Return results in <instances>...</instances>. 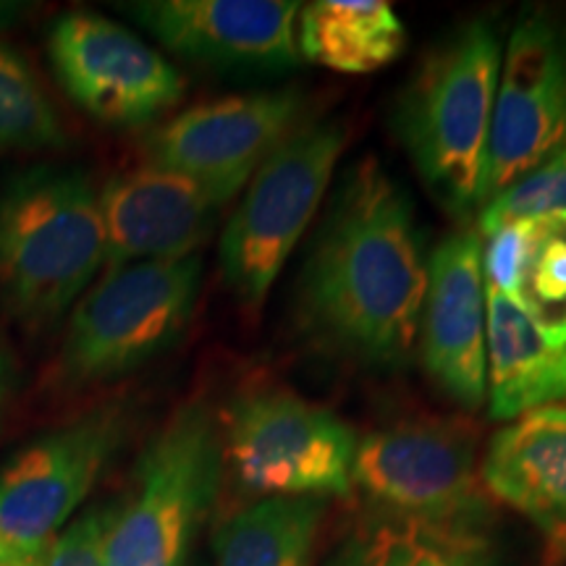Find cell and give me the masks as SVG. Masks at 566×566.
<instances>
[{
  "instance_id": "1",
  "label": "cell",
  "mask_w": 566,
  "mask_h": 566,
  "mask_svg": "<svg viewBox=\"0 0 566 566\" xmlns=\"http://www.w3.org/2000/svg\"><path fill=\"white\" fill-rule=\"evenodd\" d=\"M428 258L412 200L375 158L344 176L300 279V315L321 346L373 367L415 357Z\"/></svg>"
},
{
  "instance_id": "2",
  "label": "cell",
  "mask_w": 566,
  "mask_h": 566,
  "mask_svg": "<svg viewBox=\"0 0 566 566\" xmlns=\"http://www.w3.org/2000/svg\"><path fill=\"white\" fill-rule=\"evenodd\" d=\"M103 268L101 189L90 174L32 166L0 184V313L51 328Z\"/></svg>"
},
{
  "instance_id": "3",
  "label": "cell",
  "mask_w": 566,
  "mask_h": 566,
  "mask_svg": "<svg viewBox=\"0 0 566 566\" xmlns=\"http://www.w3.org/2000/svg\"><path fill=\"white\" fill-rule=\"evenodd\" d=\"M501 61L493 27L467 21L430 48L396 108V134L409 160L457 216L483 205Z\"/></svg>"
},
{
  "instance_id": "4",
  "label": "cell",
  "mask_w": 566,
  "mask_h": 566,
  "mask_svg": "<svg viewBox=\"0 0 566 566\" xmlns=\"http://www.w3.org/2000/svg\"><path fill=\"white\" fill-rule=\"evenodd\" d=\"M221 478V420L187 401L145 446L124 499L105 509V566H195Z\"/></svg>"
},
{
  "instance_id": "5",
  "label": "cell",
  "mask_w": 566,
  "mask_h": 566,
  "mask_svg": "<svg viewBox=\"0 0 566 566\" xmlns=\"http://www.w3.org/2000/svg\"><path fill=\"white\" fill-rule=\"evenodd\" d=\"M202 286V260H150L105 271L71 307L53 388L82 391L124 378L179 342Z\"/></svg>"
},
{
  "instance_id": "6",
  "label": "cell",
  "mask_w": 566,
  "mask_h": 566,
  "mask_svg": "<svg viewBox=\"0 0 566 566\" xmlns=\"http://www.w3.org/2000/svg\"><path fill=\"white\" fill-rule=\"evenodd\" d=\"M344 147L342 122H304L247 181L221 233V273L242 307L260 313L313 223Z\"/></svg>"
},
{
  "instance_id": "7",
  "label": "cell",
  "mask_w": 566,
  "mask_h": 566,
  "mask_svg": "<svg viewBox=\"0 0 566 566\" xmlns=\"http://www.w3.org/2000/svg\"><path fill=\"white\" fill-rule=\"evenodd\" d=\"M126 401H103L0 467V566L40 564L129 436Z\"/></svg>"
},
{
  "instance_id": "8",
  "label": "cell",
  "mask_w": 566,
  "mask_h": 566,
  "mask_svg": "<svg viewBox=\"0 0 566 566\" xmlns=\"http://www.w3.org/2000/svg\"><path fill=\"white\" fill-rule=\"evenodd\" d=\"M223 470L260 499L352 493L357 436L342 417L289 391L239 396L221 420Z\"/></svg>"
},
{
  "instance_id": "9",
  "label": "cell",
  "mask_w": 566,
  "mask_h": 566,
  "mask_svg": "<svg viewBox=\"0 0 566 566\" xmlns=\"http://www.w3.org/2000/svg\"><path fill=\"white\" fill-rule=\"evenodd\" d=\"M352 483L378 512L488 533L491 501L464 424L417 420L375 430L357 443Z\"/></svg>"
},
{
  "instance_id": "10",
  "label": "cell",
  "mask_w": 566,
  "mask_h": 566,
  "mask_svg": "<svg viewBox=\"0 0 566 566\" xmlns=\"http://www.w3.org/2000/svg\"><path fill=\"white\" fill-rule=\"evenodd\" d=\"M562 150H566V30L546 11H525L501 61L483 205Z\"/></svg>"
},
{
  "instance_id": "11",
  "label": "cell",
  "mask_w": 566,
  "mask_h": 566,
  "mask_svg": "<svg viewBox=\"0 0 566 566\" xmlns=\"http://www.w3.org/2000/svg\"><path fill=\"white\" fill-rule=\"evenodd\" d=\"M48 51L66 95L101 124L145 126L184 97L174 63L95 11L55 19Z\"/></svg>"
},
{
  "instance_id": "12",
  "label": "cell",
  "mask_w": 566,
  "mask_h": 566,
  "mask_svg": "<svg viewBox=\"0 0 566 566\" xmlns=\"http://www.w3.org/2000/svg\"><path fill=\"white\" fill-rule=\"evenodd\" d=\"M304 122V97L294 90L223 97L155 129L145 142V163L244 189L268 155Z\"/></svg>"
},
{
  "instance_id": "13",
  "label": "cell",
  "mask_w": 566,
  "mask_h": 566,
  "mask_svg": "<svg viewBox=\"0 0 566 566\" xmlns=\"http://www.w3.org/2000/svg\"><path fill=\"white\" fill-rule=\"evenodd\" d=\"M239 187L142 163L101 187L105 271L150 260L192 258Z\"/></svg>"
},
{
  "instance_id": "14",
  "label": "cell",
  "mask_w": 566,
  "mask_h": 566,
  "mask_svg": "<svg viewBox=\"0 0 566 566\" xmlns=\"http://www.w3.org/2000/svg\"><path fill=\"white\" fill-rule=\"evenodd\" d=\"M126 13L181 59L281 71L302 61L294 0H139Z\"/></svg>"
},
{
  "instance_id": "15",
  "label": "cell",
  "mask_w": 566,
  "mask_h": 566,
  "mask_svg": "<svg viewBox=\"0 0 566 566\" xmlns=\"http://www.w3.org/2000/svg\"><path fill=\"white\" fill-rule=\"evenodd\" d=\"M480 233H449L428 258V286L420 313L424 370L457 405H485V281Z\"/></svg>"
},
{
  "instance_id": "16",
  "label": "cell",
  "mask_w": 566,
  "mask_h": 566,
  "mask_svg": "<svg viewBox=\"0 0 566 566\" xmlns=\"http://www.w3.org/2000/svg\"><path fill=\"white\" fill-rule=\"evenodd\" d=\"M485 491L535 525L548 566H566V405L514 417L488 443Z\"/></svg>"
},
{
  "instance_id": "17",
  "label": "cell",
  "mask_w": 566,
  "mask_h": 566,
  "mask_svg": "<svg viewBox=\"0 0 566 566\" xmlns=\"http://www.w3.org/2000/svg\"><path fill=\"white\" fill-rule=\"evenodd\" d=\"M558 349L509 294L485 289V386L493 420L551 405Z\"/></svg>"
},
{
  "instance_id": "18",
  "label": "cell",
  "mask_w": 566,
  "mask_h": 566,
  "mask_svg": "<svg viewBox=\"0 0 566 566\" xmlns=\"http://www.w3.org/2000/svg\"><path fill=\"white\" fill-rule=\"evenodd\" d=\"M300 55L342 74H370L399 59L407 30L384 0H315L296 24Z\"/></svg>"
},
{
  "instance_id": "19",
  "label": "cell",
  "mask_w": 566,
  "mask_h": 566,
  "mask_svg": "<svg viewBox=\"0 0 566 566\" xmlns=\"http://www.w3.org/2000/svg\"><path fill=\"white\" fill-rule=\"evenodd\" d=\"M325 566H501L478 530L424 525L375 509L354 525Z\"/></svg>"
},
{
  "instance_id": "20",
  "label": "cell",
  "mask_w": 566,
  "mask_h": 566,
  "mask_svg": "<svg viewBox=\"0 0 566 566\" xmlns=\"http://www.w3.org/2000/svg\"><path fill=\"white\" fill-rule=\"evenodd\" d=\"M325 501L260 499L212 533L216 566H313Z\"/></svg>"
},
{
  "instance_id": "21",
  "label": "cell",
  "mask_w": 566,
  "mask_h": 566,
  "mask_svg": "<svg viewBox=\"0 0 566 566\" xmlns=\"http://www.w3.org/2000/svg\"><path fill=\"white\" fill-rule=\"evenodd\" d=\"M512 300L558 349H566V216L530 221V237Z\"/></svg>"
},
{
  "instance_id": "22",
  "label": "cell",
  "mask_w": 566,
  "mask_h": 566,
  "mask_svg": "<svg viewBox=\"0 0 566 566\" xmlns=\"http://www.w3.org/2000/svg\"><path fill=\"white\" fill-rule=\"evenodd\" d=\"M63 145L66 129L38 74L0 42V153L53 150Z\"/></svg>"
},
{
  "instance_id": "23",
  "label": "cell",
  "mask_w": 566,
  "mask_h": 566,
  "mask_svg": "<svg viewBox=\"0 0 566 566\" xmlns=\"http://www.w3.org/2000/svg\"><path fill=\"white\" fill-rule=\"evenodd\" d=\"M566 216V150L509 184L478 210V233L504 229L509 223L541 221V218Z\"/></svg>"
},
{
  "instance_id": "24",
  "label": "cell",
  "mask_w": 566,
  "mask_h": 566,
  "mask_svg": "<svg viewBox=\"0 0 566 566\" xmlns=\"http://www.w3.org/2000/svg\"><path fill=\"white\" fill-rule=\"evenodd\" d=\"M530 237V221L509 223L504 229L480 237V268H483L485 289L514 296L520 281L522 263H525Z\"/></svg>"
},
{
  "instance_id": "25",
  "label": "cell",
  "mask_w": 566,
  "mask_h": 566,
  "mask_svg": "<svg viewBox=\"0 0 566 566\" xmlns=\"http://www.w3.org/2000/svg\"><path fill=\"white\" fill-rule=\"evenodd\" d=\"M105 509L76 516L45 548L40 566H105Z\"/></svg>"
},
{
  "instance_id": "26",
  "label": "cell",
  "mask_w": 566,
  "mask_h": 566,
  "mask_svg": "<svg viewBox=\"0 0 566 566\" xmlns=\"http://www.w3.org/2000/svg\"><path fill=\"white\" fill-rule=\"evenodd\" d=\"M19 388V359L13 354L9 338L0 334V420H3L6 409L11 407L13 396Z\"/></svg>"
},
{
  "instance_id": "27",
  "label": "cell",
  "mask_w": 566,
  "mask_h": 566,
  "mask_svg": "<svg viewBox=\"0 0 566 566\" xmlns=\"http://www.w3.org/2000/svg\"><path fill=\"white\" fill-rule=\"evenodd\" d=\"M551 405H566V352L558 359L554 388H551Z\"/></svg>"
},
{
  "instance_id": "28",
  "label": "cell",
  "mask_w": 566,
  "mask_h": 566,
  "mask_svg": "<svg viewBox=\"0 0 566 566\" xmlns=\"http://www.w3.org/2000/svg\"><path fill=\"white\" fill-rule=\"evenodd\" d=\"M11 13H17V6H6V3H0V19H3V17H11Z\"/></svg>"
},
{
  "instance_id": "29",
  "label": "cell",
  "mask_w": 566,
  "mask_h": 566,
  "mask_svg": "<svg viewBox=\"0 0 566 566\" xmlns=\"http://www.w3.org/2000/svg\"><path fill=\"white\" fill-rule=\"evenodd\" d=\"M30 566H40V564H30Z\"/></svg>"
}]
</instances>
